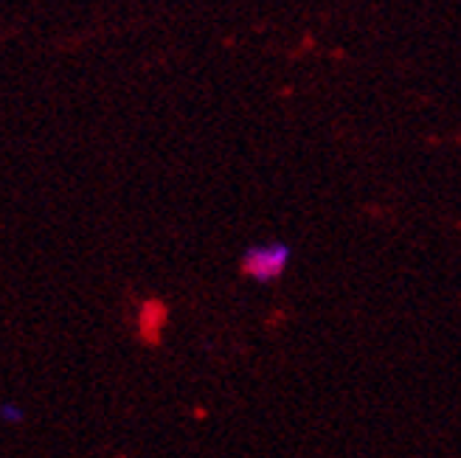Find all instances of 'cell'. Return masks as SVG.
I'll list each match as a JSON object with an SVG mask.
<instances>
[{
    "instance_id": "obj_1",
    "label": "cell",
    "mask_w": 461,
    "mask_h": 458,
    "mask_svg": "<svg viewBox=\"0 0 461 458\" xmlns=\"http://www.w3.org/2000/svg\"><path fill=\"white\" fill-rule=\"evenodd\" d=\"M287 262V250L285 247H267V250H257V254H250L245 259V270L250 273V276L257 279H276L282 273Z\"/></svg>"
}]
</instances>
